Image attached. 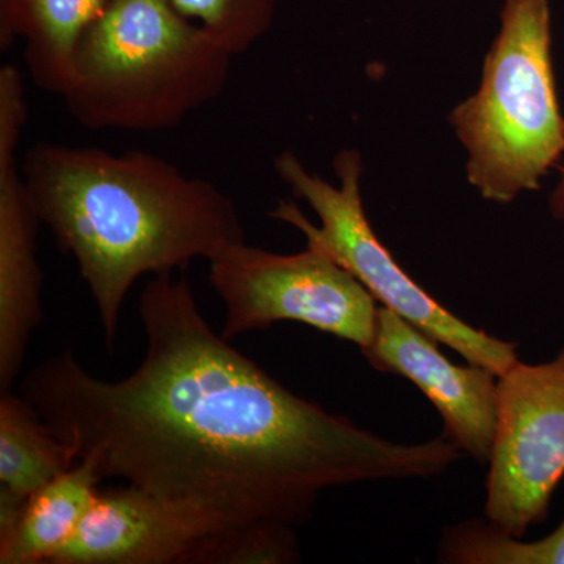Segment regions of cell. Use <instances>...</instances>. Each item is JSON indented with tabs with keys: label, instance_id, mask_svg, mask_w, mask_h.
<instances>
[{
	"label": "cell",
	"instance_id": "cell-7",
	"mask_svg": "<svg viewBox=\"0 0 564 564\" xmlns=\"http://www.w3.org/2000/svg\"><path fill=\"white\" fill-rule=\"evenodd\" d=\"M488 466L486 518L518 538L543 524L564 477V348L551 361L518 359L499 375Z\"/></svg>",
	"mask_w": 564,
	"mask_h": 564
},
{
	"label": "cell",
	"instance_id": "cell-18",
	"mask_svg": "<svg viewBox=\"0 0 564 564\" xmlns=\"http://www.w3.org/2000/svg\"><path fill=\"white\" fill-rule=\"evenodd\" d=\"M551 210L555 218H564V163L562 166V177H560L558 185H556L551 198Z\"/></svg>",
	"mask_w": 564,
	"mask_h": 564
},
{
	"label": "cell",
	"instance_id": "cell-9",
	"mask_svg": "<svg viewBox=\"0 0 564 564\" xmlns=\"http://www.w3.org/2000/svg\"><path fill=\"white\" fill-rule=\"evenodd\" d=\"M437 344L413 323L381 306L372 343L361 352L378 372L417 386L443 417L444 433L464 455L488 464L496 437L499 375L477 364L456 366Z\"/></svg>",
	"mask_w": 564,
	"mask_h": 564
},
{
	"label": "cell",
	"instance_id": "cell-4",
	"mask_svg": "<svg viewBox=\"0 0 564 564\" xmlns=\"http://www.w3.org/2000/svg\"><path fill=\"white\" fill-rule=\"evenodd\" d=\"M502 28L485 58L481 85L451 115L469 161L467 176L489 202L507 204L564 154L549 0H505Z\"/></svg>",
	"mask_w": 564,
	"mask_h": 564
},
{
	"label": "cell",
	"instance_id": "cell-1",
	"mask_svg": "<svg viewBox=\"0 0 564 564\" xmlns=\"http://www.w3.org/2000/svg\"><path fill=\"white\" fill-rule=\"evenodd\" d=\"M139 313L147 351L129 377H93L66 350L21 384L102 480L120 478L226 527H296L328 489L432 478L464 456L445 433L392 443L289 391L210 328L185 276H151Z\"/></svg>",
	"mask_w": 564,
	"mask_h": 564
},
{
	"label": "cell",
	"instance_id": "cell-8",
	"mask_svg": "<svg viewBox=\"0 0 564 564\" xmlns=\"http://www.w3.org/2000/svg\"><path fill=\"white\" fill-rule=\"evenodd\" d=\"M228 529L232 527L126 484L99 491L52 564H206Z\"/></svg>",
	"mask_w": 564,
	"mask_h": 564
},
{
	"label": "cell",
	"instance_id": "cell-3",
	"mask_svg": "<svg viewBox=\"0 0 564 564\" xmlns=\"http://www.w3.org/2000/svg\"><path fill=\"white\" fill-rule=\"evenodd\" d=\"M234 55L172 0H110L62 96L90 131L162 132L220 98Z\"/></svg>",
	"mask_w": 564,
	"mask_h": 564
},
{
	"label": "cell",
	"instance_id": "cell-15",
	"mask_svg": "<svg viewBox=\"0 0 564 564\" xmlns=\"http://www.w3.org/2000/svg\"><path fill=\"white\" fill-rule=\"evenodd\" d=\"M182 17L202 25L234 57L272 29L276 0H172Z\"/></svg>",
	"mask_w": 564,
	"mask_h": 564
},
{
	"label": "cell",
	"instance_id": "cell-6",
	"mask_svg": "<svg viewBox=\"0 0 564 564\" xmlns=\"http://www.w3.org/2000/svg\"><path fill=\"white\" fill-rule=\"evenodd\" d=\"M209 265L210 285L226 306L225 339L299 322L359 348L372 343L377 300L317 248L278 254L245 240L215 256Z\"/></svg>",
	"mask_w": 564,
	"mask_h": 564
},
{
	"label": "cell",
	"instance_id": "cell-11",
	"mask_svg": "<svg viewBox=\"0 0 564 564\" xmlns=\"http://www.w3.org/2000/svg\"><path fill=\"white\" fill-rule=\"evenodd\" d=\"M110 0H0V47L24 40L32 80L47 93L65 95L73 79L82 39Z\"/></svg>",
	"mask_w": 564,
	"mask_h": 564
},
{
	"label": "cell",
	"instance_id": "cell-5",
	"mask_svg": "<svg viewBox=\"0 0 564 564\" xmlns=\"http://www.w3.org/2000/svg\"><path fill=\"white\" fill-rule=\"evenodd\" d=\"M274 172L296 198L313 207L321 226L307 220L302 209L289 202L278 204L270 217L299 229L306 237L307 247L317 248L343 265L377 302L451 347L467 362L502 375L518 361V344L497 339L456 317L423 291L378 239L364 210L359 152L343 151L334 159L339 187L307 172L292 152L278 155Z\"/></svg>",
	"mask_w": 564,
	"mask_h": 564
},
{
	"label": "cell",
	"instance_id": "cell-13",
	"mask_svg": "<svg viewBox=\"0 0 564 564\" xmlns=\"http://www.w3.org/2000/svg\"><path fill=\"white\" fill-rule=\"evenodd\" d=\"M79 463L76 451L55 436L22 395L0 397V530L44 486Z\"/></svg>",
	"mask_w": 564,
	"mask_h": 564
},
{
	"label": "cell",
	"instance_id": "cell-16",
	"mask_svg": "<svg viewBox=\"0 0 564 564\" xmlns=\"http://www.w3.org/2000/svg\"><path fill=\"white\" fill-rule=\"evenodd\" d=\"M295 527L256 521L218 536L207 564H289L302 558Z\"/></svg>",
	"mask_w": 564,
	"mask_h": 564
},
{
	"label": "cell",
	"instance_id": "cell-14",
	"mask_svg": "<svg viewBox=\"0 0 564 564\" xmlns=\"http://www.w3.org/2000/svg\"><path fill=\"white\" fill-rule=\"evenodd\" d=\"M441 563L454 564H564V519L554 532L525 543L488 518L448 527L440 541Z\"/></svg>",
	"mask_w": 564,
	"mask_h": 564
},
{
	"label": "cell",
	"instance_id": "cell-10",
	"mask_svg": "<svg viewBox=\"0 0 564 564\" xmlns=\"http://www.w3.org/2000/svg\"><path fill=\"white\" fill-rule=\"evenodd\" d=\"M41 221L18 165L0 172V389L10 392L43 321L36 236Z\"/></svg>",
	"mask_w": 564,
	"mask_h": 564
},
{
	"label": "cell",
	"instance_id": "cell-17",
	"mask_svg": "<svg viewBox=\"0 0 564 564\" xmlns=\"http://www.w3.org/2000/svg\"><path fill=\"white\" fill-rule=\"evenodd\" d=\"M28 121L24 79L13 65L0 68V172L17 165V151Z\"/></svg>",
	"mask_w": 564,
	"mask_h": 564
},
{
	"label": "cell",
	"instance_id": "cell-2",
	"mask_svg": "<svg viewBox=\"0 0 564 564\" xmlns=\"http://www.w3.org/2000/svg\"><path fill=\"white\" fill-rule=\"evenodd\" d=\"M21 176L40 221L79 267L109 348L141 276L209 262L247 240L225 192L151 152L40 141L24 155Z\"/></svg>",
	"mask_w": 564,
	"mask_h": 564
},
{
	"label": "cell",
	"instance_id": "cell-12",
	"mask_svg": "<svg viewBox=\"0 0 564 564\" xmlns=\"http://www.w3.org/2000/svg\"><path fill=\"white\" fill-rule=\"evenodd\" d=\"M101 474L79 459L33 494L9 529L0 530V564H52L91 510Z\"/></svg>",
	"mask_w": 564,
	"mask_h": 564
}]
</instances>
